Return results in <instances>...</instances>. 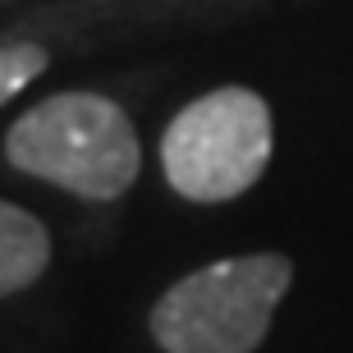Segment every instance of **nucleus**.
<instances>
[{"mask_svg":"<svg viewBox=\"0 0 353 353\" xmlns=\"http://www.w3.org/2000/svg\"><path fill=\"white\" fill-rule=\"evenodd\" d=\"M271 161V110L248 88L197 97L170 119L161 165L174 193L193 202H230L262 179Z\"/></svg>","mask_w":353,"mask_h":353,"instance_id":"7ed1b4c3","label":"nucleus"},{"mask_svg":"<svg viewBox=\"0 0 353 353\" xmlns=\"http://www.w3.org/2000/svg\"><path fill=\"white\" fill-rule=\"evenodd\" d=\"M5 157L23 174L51 179L92 202H110L133 188L143 152L129 115L115 101L97 92H60L10 129Z\"/></svg>","mask_w":353,"mask_h":353,"instance_id":"f257e3e1","label":"nucleus"},{"mask_svg":"<svg viewBox=\"0 0 353 353\" xmlns=\"http://www.w3.org/2000/svg\"><path fill=\"white\" fill-rule=\"evenodd\" d=\"M294 266L280 252L225 257L183 275L152 307V335L165 353H252L266 340Z\"/></svg>","mask_w":353,"mask_h":353,"instance_id":"f03ea898","label":"nucleus"},{"mask_svg":"<svg viewBox=\"0 0 353 353\" xmlns=\"http://www.w3.org/2000/svg\"><path fill=\"white\" fill-rule=\"evenodd\" d=\"M41 69H46V51H41V46H32V41L0 46V105L10 101L14 92H23Z\"/></svg>","mask_w":353,"mask_h":353,"instance_id":"39448f33","label":"nucleus"},{"mask_svg":"<svg viewBox=\"0 0 353 353\" xmlns=\"http://www.w3.org/2000/svg\"><path fill=\"white\" fill-rule=\"evenodd\" d=\"M51 262V234L46 225L23 207L0 202V299L28 289Z\"/></svg>","mask_w":353,"mask_h":353,"instance_id":"20e7f679","label":"nucleus"}]
</instances>
